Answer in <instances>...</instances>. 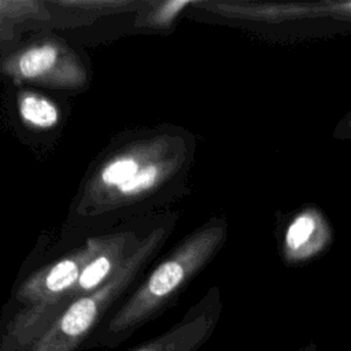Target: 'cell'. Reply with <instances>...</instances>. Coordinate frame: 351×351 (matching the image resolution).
I'll return each mask as SVG.
<instances>
[{"mask_svg": "<svg viewBox=\"0 0 351 351\" xmlns=\"http://www.w3.org/2000/svg\"><path fill=\"white\" fill-rule=\"evenodd\" d=\"M151 0H51L48 5L71 12L74 15H84L88 19L123 14L130 11H141L149 4Z\"/></svg>", "mask_w": 351, "mask_h": 351, "instance_id": "8", "label": "cell"}, {"mask_svg": "<svg viewBox=\"0 0 351 351\" xmlns=\"http://www.w3.org/2000/svg\"><path fill=\"white\" fill-rule=\"evenodd\" d=\"M51 19L45 0H0V41L14 38L16 29Z\"/></svg>", "mask_w": 351, "mask_h": 351, "instance_id": "7", "label": "cell"}, {"mask_svg": "<svg viewBox=\"0 0 351 351\" xmlns=\"http://www.w3.org/2000/svg\"><path fill=\"white\" fill-rule=\"evenodd\" d=\"M0 73L15 82L52 89H81L88 70L78 53L59 38L30 41L0 58Z\"/></svg>", "mask_w": 351, "mask_h": 351, "instance_id": "4", "label": "cell"}, {"mask_svg": "<svg viewBox=\"0 0 351 351\" xmlns=\"http://www.w3.org/2000/svg\"><path fill=\"white\" fill-rule=\"evenodd\" d=\"M330 239L326 219L315 208L300 211L284 234V255L291 262L306 261L318 254Z\"/></svg>", "mask_w": 351, "mask_h": 351, "instance_id": "6", "label": "cell"}, {"mask_svg": "<svg viewBox=\"0 0 351 351\" xmlns=\"http://www.w3.org/2000/svg\"><path fill=\"white\" fill-rule=\"evenodd\" d=\"M18 111L22 121L34 129H51L59 122V108L47 96L21 90L18 95Z\"/></svg>", "mask_w": 351, "mask_h": 351, "instance_id": "9", "label": "cell"}, {"mask_svg": "<svg viewBox=\"0 0 351 351\" xmlns=\"http://www.w3.org/2000/svg\"><path fill=\"white\" fill-rule=\"evenodd\" d=\"M188 159L176 133H158L123 144L103 158L84 182L77 211L100 215L132 206L173 180Z\"/></svg>", "mask_w": 351, "mask_h": 351, "instance_id": "1", "label": "cell"}, {"mask_svg": "<svg viewBox=\"0 0 351 351\" xmlns=\"http://www.w3.org/2000/svg\"><path fill=\"white\" fill-rule=\"evenodd\" d=\"M225 236L223 223H211L188 234L130 296L107 315L84 350L115 348L137 329L159 317L210 262L223 244Z\"/></svg>", "mask_w": 351, "mask_h": 351, "instance_id": "2", "label": "cell"}, {"mask_svg": "<svg viewBox=\"0 0 351 351\" xmlns=\"http://www.w3.org/2000/svg\"><path fill=\"white\" fill-rule=\"evenodd\" d=\"M167 237L156 228L130 251L121 267L96 291L74 300L27 351H82L115 303L136 282Z\"/></svg>", "mask_w": 351, "mask_h": 351, "instance_id": "3", "label": "cell"}, {"mask_svg": "<svg viewBox=\"0 0 351 351\" xmlns=\"http://www.w3.org/2000/svg\"><path fill=\"white\" fill-rule=\"evenodd\" d=\"M196 0H151L149 4L138 11L136 26L148 29H170L178 15L188 7L197 5Z\"/></svg>", "mask_w": 351, "mask_h": 351, "instance_id": "10", "label": "cell"}, {"mask_svg": "<svg viewBox=\"0 0 351 351\" xmlns=\"http://www.w3.org/2000/svg\"><path fill=\"white\" fill-rule=\"evenodd\" d=\"M218 313V299L208 293L170 329L129 351H199L213 333Z\"/></svg>", "mask_w": 351, "mask_h": 351, "instance_id": "5", "label": "cell"}, {"mask_svg": "<svg viewBox=\"0 0 351 351\" xmlns=\"http://www.w3.org/2000/svg\"><path fill=\"white\" fill-rule=\"evenodd\" d=\"M308 351H314V347H310V348H308Z\"/></svg>", "mask_w": 351, "mask_h": 351, "instance_id": "11", "label": "cell"}]
</instances>
